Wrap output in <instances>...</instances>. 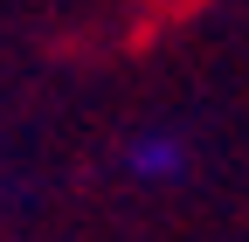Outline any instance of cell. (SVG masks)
Segmentation results:
<instances>
[{"label":"cell","instance_id":"6da1fadb","mask_svg":"<svg viewBox=\"0 0 249 242\" xmlns=\"http://www.w3.org/2000/svg\"><path fill=\"white\" fill-rule=\"evenodd\" d=\"M124 173L132 180H180L187 173V145L173 132H139L132 145H124Z\"/></svg>","mask_w":249,"mask_h":242}]
</instances>
